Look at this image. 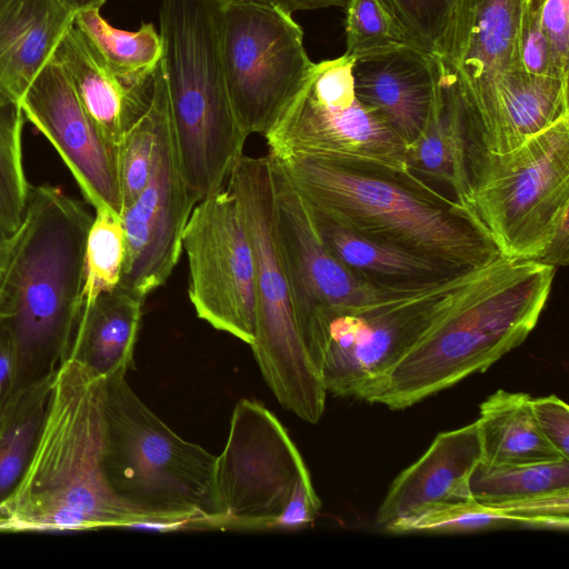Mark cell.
<instances>
[{
	"instance_id": "obj_45",
	"label": "cell",
	"mask_w": 569,
	"mask_h": 569,
	"mask_svg": "<svg viewBox=\"0 0 569 569\" xmlns=\"http://www.w3.org/2000/svg\"><path fill=\"white\" fill-rule=\"evenodd\" d=\"M545 0H531L530 1V10H537L543 3Z\"/></svg>"
},
{
	"instance_id": "obj_30",
	"label": "cell",
	"mask_w": 569,
	"mask_h": 569,
	"mask_svg": "<svg viewBox=\"0 0 569 569\" xmlns=\"http://www.w3.org/2000/svg\"><path fill=\"white\" fill-rule=\"evenodd\" d=\"M168 107V89L159 61L154 71L150 102L127 130L118 149L121 211L148 183L156 158L161 120Z\"/></svg>"
},
{
	"instance_id": "obj_44",
	"label": "cell",
	"mask_w": 569,
	"mask_h": 569,
	"mask_svg": "<svg viewBox=\"0 0 569 569\" xmlns=\"http://www.w3.org/2000/svg\"><path fill=\"white\" fill-rule=\"evenodd\" d=\"M66 8L74 13L100 8L107 0H59Z\"/></svg>"
},
{
	"instance_id": "obj_35",
	"label": "cell",
	"mask_w": 569,
	"mask_h": 569,
	"mask_svg": "<svg viewBox=\"0 0 569 569\" xmlns=\"http://www.w3.org/2000/svg\"><path fill=\"white\" fill-rule=\"evenodd\" d=\"M521 64L535 76L569 78L556 61L549 41L541 28L537 10H529L521 34Z\"/></svg>"
},
{
	"instance_id": "obj_34",
	"label": "cell",
	"mask_w": 569,
	"mask_h": 569,
	"mask_svg": "<svg viewBox=\"0 0 569 569\" xmlns=\"http://www.w3.org/2000/svg\"><path fill=\"white\" fill-rule=\"evenodd\" d=\"M409 42L437 57L456 0H382Z\"/></svg>"
},
{
	"instance_id": "obj_25",
	"label": "cell",
	"mask_w": 569,
	"mask_h": 569,
	"mask_svg": "<svg viewBox=\"0 0 569 569\" xmlns=\"http://www.w3.org/2000/svg\"><path fill=\"white\" fill-rule=\"evenodd\" d=\"M470 139L459 104L441 84L429 117L418 137L407 146V164L449 187L460 203L469 186Z\"/></svg>"
},
{
	"instance_id": "obj_4",
	"label": "cell",
	"mask_w": 569,
	"mask_h": 569,
	"mask_svg": "<svg viewBox=\"0 0 569 569\" xmlns=\"http://www.w3.org/2000/svg\"><path fill=\"white\" fill-rule=\"evenodd\" d=\"M279 162L312 207L353 232L463 270L499 257L463 204L411 171L310 158Z\"/></svg>"
},
{
	"instance_id": "obj_39",
	"label": "cell",
	"mask_w": 569,
	"mask_h": 569,
	"mask_svg": "<svg viewBox=\"0 0 569 569\" xmlns=\"http://www.w3.org/2000/svg\"><path fill=\"white\" fill-rule=\"evenodd\" d=\"M16 352L10 331L0 318V423L16 392Z\"/></svg>"
},
{
	"instance_id": "obj_28",
	"label": "cell",
	"mask_w": 569,
	"mask_h": 569,
	"mask_svg": "<svg viewBox=\"0 0 569 569\" xmlns=\"http://www.w3.org/2000/svg\"><path fill=\"white\" fill-rule=\"evenodd\" d=\"M476 501L531 499L569 491V459L536 463L495 465L480 460L469 477Z\"/></svg>"
},
{
	"instance_id": "obj_2",
	"label": "cell",
	"mask_w": 569,
	"mask_h": 569,
	"mask_svg": "<svg viewBox=\"0 0 569 569\" xmlns=\"http://www.w3.org/2000/svg\"><path fill=\"white\" fill-rule=\"evenodd\" d=\"M92 219L59 188L30 186L0 295V318L16 352V391L53 378L69 357Z\"/></svg>"
},
{
	"instance_id": "obj_41",
	"label": "cell",
	"mask_w": 569,
	"mask_h": 569,
	"mask_svg": "<svg viewBox=\"0 0 569 569\" xmlns=\"http://www.w3.org/2000/svg\"><path fill=\"white\" fill-rule=\"evenodd\" d=\"M539 261L557 267H565L569 262V226L568 214L559 222L545 253Z\"/></svg>"
},
{
	"instance_id": "obj_22",
	"label": "cell",
	"mask_w": 569,
	"mask_h": 569,
	"mask_svg": "<svg viewBox=\"0 0 569 569\" xmlns=\"http://www.w3.org/2000/svg\"><path fill=\"white\" fill-rule=\"evenodd\" d=\"M309 206L329 251L348 270L372 286L389 290L417 289L470 271L361 236Z\"/></svg>"
},
{
	"instance_id": "obj_14",
	"label": "cell",
	"mask_w": 569,
	"mask_h": 569,
	"mask_svg": "<svg viewBox=\"0 0 569 569\" xmlns=\"http://www.w3.org/2000/svg\"><path fill=\"white\" fill-rule=\"evenodd\" d=\"M531 0H456L436 62L457 100L470 143L488 124L503 76L521 64V34Z\"/></svg>"
},
{
	"instance_id": "obj_7",
	"label": "cell",
	"mask_w": 569,
	"mask_h": 569,
	"mask_svg": "<svg viewBox=\"0 0 569 569\" xmlns=\"http://www.w3.org/2000/svg\"><path fill=\"white\" fill-rule=\"evenodd\" d=\"M236 198L256 262L257 319L250 346L277 400L309 423L323 415L325 389L306 349L278 237L270 160L242 156L226 186Z\"/></svg>"
},
{
	"instance_id": "obj_11",
	"label": "cell",
	"mask_w": 569,
	"mask_h": 569,
	"mask_svg": "<svg viewBox=\"0 0 569 569\" xmlns=\"http://www.w3.org/2000/svg\"><path fill=\"white\" fill-rule=\"evenodd\" d=\"M220 52L230 100L248 136L264 134L315 62L288 11L254 0H219Z\"/></svg>"
},
{
	"instance_id": "obj_23",
	"label": "cell",
	"mask_w": 569,
	"mask_h": 569,
	"mask_svg": "<svg viewBox=\"0 0 569 569\" xmlns=\"http://www.w3.org/2000/svg\"><path fill=\"white\" fill-rule=\"evenodd\" d=\"M144 300L119 284L82 306L67 360L94 379L126 376L132 366Z\"/></svg>"
},
{
	"instance_id": "obj_21",
	"label": "cell",
	"mask_w": 569,
	"mask_h": 569,
	"mask_svg": "<svg viewBox=\"0 0 569 569\" xmlns=\"http://www.w3.org/2000/svg\"><path fill=\"white\" fill-rule=\"evenodd\" d=\"M77 13L59 0H0V92L20 103Z\"/></svg>"
},
{
	"instance_id": "obj_17",
	"label": "cell",
	"mask_w": 569,
	"mask_h": 569,
	"mask_svg": "<svg viewBox=\"0 0 569 569\" xmlns=\"http://www.w3.org/2000/svg\"><path fill=\"white\" fill-rule=\"evenodd\" d=\"M267 156L276 226L291 276L298 323L315 308H353L406 291L372 286L340 263L322 241L308 201L283 166Z\"/></svg>"
},
{
	"instance_id": "obj_18",
	"label": "cell",
	"mask_w": 569,
	"mask_h": 569,
	"mask_svg": "<svg viewBox=\"0 0 569 569\" xmlns=\"http://www.w3.org/2000/svg\"><path fill=\"white\" fill-rule=\"evenodd\" d=\"M355 93L407 143L422 130L440 87L435 57L409 43L353 58Z\"/></svg>"
},
{
	"instance_id": "obj_43",
	"label": "cell",
	"mask_w": 569,
	"mask_h": 569,
	"mask_svg": "<svg viewBox=\"0 0 569 569\" xmlns=\"http://www.w3.org/2000/svg\"><path fill=\"white\" fill-rule=\"evenodd\" d=\"M14 233V232H13ZM0 233V295L8 272L14 236Z\"/></svg>"
},
{
	"instance_id": "obj_26",
	"label": "cell",
	"mask_w": 569,
	"mask_h": 569,
	"mask_svg": "<svg viewBox=\"0 0 569 569\" xmlns=\"http://www.w3.org/2000/svg\"><path fill=\"white\" fill-rule=\"evenodd\" d=\"M531 397L498 389L481 405L478 426L481 460L488 463H536L563 458L542 436Z\"/></svg>"
},
{
	"instance_id": "obj_1",
	"label": "cell",
	"mask_w": 569,
	"mask_h": 569,
	"mask_svg": "<svg viewBox=\"0 0 569 569\" xmlns=\"http://www.w3.org/2000/svg\"><path fill=\"white\" fill-rule=\"evenodd\" d=\"M555 272L539 260L501 256L480 268L366 401L401 410L486 371L535 329Z\"/></svg>"
},
{
	"instance_id": "obj_9",
	"label": "cell",
	"mask_w": 569,
	"mask_h": 569,
	"mask_svg": "<svg viewBox=\"0 0 569 569\" xmlns=\"http://www.w3.org/2000/svg\"><path fill=\"white\" fill-rule=\"evenodd\" d=\"M463 204L507 259L539 260L569 211V117L501 154L475 152Z\"/></svg>"
},
{
	"instance_id": "obj_36",
	"label": "cell",
	"mask_w": 569,
	"mask_h": 569,
	"mask_svg": "<svg viewBox=\"0 0 569 569\" xmlns=\"http://www.w3.org/2000/svg\"><path fill=\"white\" fill-rule=\"evenodd\" d=\"M532 415L546 440L569 459V407L557 396L532 398Z\"/></svg>"
},
{
	"instance_id": "obj_42",
	"label": "cell",
	"mask_w": 569,
	"mask_h": 569,
	"mask_svg": "<svg viewBox=\"0 0 569 569\" xmlns=\"http://www.w3.org/2000/svg\"><path fill=\"white\" fill-rule=\"evenodd\" d=\"M277 6L289 13L296 11H309L317 9H326L330 7L345 8L348 0H254Z\"/></svg>"
},
{
	"instance_id": "obj_31",
	"label": "cell",
	"mask_w": 569,
	"mask_h": 569,
	"mask_svg": "<svg viewBox=\"0 0 569 569\" xmlns=\"http://www.w3.org/2000/svg\"><path fill=\"white\" fill-rule=\"evenodd\" d=\"M20 103L0 92V233L12 234L20 226L30 186L23 162Z\"/></svg>"
},
{
	"instance_id": "obj_33",
	"label": "cell",
	"mask_w": 569,
	"mask_h": 569,
	"mask_svg": "<svg viewBox=\"0 0 569 569\" xmlns=\"http://www.w3.org/2000/svg\"><path fill=\"white\" fill-rule=\"evenodd\" d=\"M345 19L346 52L358 56L409 43L382 0H348Z\"/></svg>"
},
{
	"instance_id": "obj_12",
	"label": "cell",
	"mask_w": 569,
	"mask_h": 569,
	"mask_svg": "<svg viewBox=\"0 0 569 569\" xmlns=\"http://www.w3.org/2000/svg\"><path fill=\"white\" fill-rule=\"evenodd\" d=\"M188 296L197 316L252 345L256 335V262L238 202L223 188L200 200L182 234Z\"/></svg>"
},
{
	"instance_id": "obj_40",
	"label": "cell",
	"mask_w": 569,
	"mask_h": 569,
	"mask_svg": "<svg viewBox=\"0 0 569 569\" xmlns=\"http://www.w3.org/2000/svg\"><path fill=\"white\" fill-rule=\"evenodd\" d=\"M201 527L193 518L173 516H141L132 519L124 528L142 529L154 532H172L186 528Z\"/></svg>"
},
{
	"instance_id": "obj_20",
	"label": "cell",
	"mask_w": 569,
	"mask_h": 569,
	"mask_svg": "<svg viewBox=\"0 0 569 569\" xmlns=\"http://www.w3.org/2000/svg\"><path fill=\"white\" fill-rule=\"evenodd\" d=\"M53 58L97 131L117 151L130 126L147 109L152 84L132 86L118 78L73 23Z\"/></svg>"
},
{
	"instance_id": "obj_8",
	"label": "cell",
	"mask_w": 569,
	"mask_h": 569,
	"mask_svg": "<svg viewBox=\"0 0 569 569\" xmlns=\"http://www.w3.org/2000/svg\"><path fill=\"white\" fill-rule=\"evenodd\" d=\"M480 268L359 307L312 309L299 328L327 392L366 401Z\"/></svg>"
},
{
	"instance_id": "obj_37",
	"label": "cell",
	"mask_w": 569,
	"mask_h": 569,
	"mask_svg": "<svg viewBox=\"0 0 569 569\" xmlns=\"http://www.w3.org/2000/svg\"><path fill=\"white\" fill-rule=\"evenodd\" d=\"M320 506L309 471H306L297 480L286 506L269 529L297 530L305 528L315 520Z\"/></svg>"
},
{
	"instance_id": "obj_38",
	"label": "cell",
	"mask_w": 569,
	"mask_h": 569,
	"mask_svg": "<svg viewBox=\"0 0 569 569\" xmlns=\"http://www.w3.org/2000/svg\"><path fill=\"white\" fill-rule=\"evenodd\" d=\"M537 11L557 63L569 71V0H545Z\"/></svg>"
},
{
	"instance_id": "obj_29",
	"label": "cell",
	"mask_w": 569,
	"mask_h": 569,
	"mask_svg": "<svg viewBox=\"0 0 569 569\" xmlns=\"http://www.w3.org/2000/svg\"><path fill=\"white\" fill-rule=\"evenodd\" d=\"M53 378L17 390L2 417L0 502L12 491L30 459L43 421Z\"/></svg>"
},
{
	"instance_id": "obj_32",
	"label": "cell",
	"mask_w": 569,
	"mask_h": 569,
	"mask_svg": "<svg viewBox=\"0 0 569 569\" xmlns=\"http://www.w3.org/2000/svg\"><path fill=\"white\" fill-rule=\"evenodd\" d=\"M94 210L86 240L82 306L119 286L126 254L120 214L109 208Z\"/></svg>"
},
{
	"instance_id": "obj_19",
	"label": "cell",
	"mask_w": 569,
	"mask_h": 569,
	"mask_svg": "<svg viewBox=\"0 0 569 569\" xmlns=\"http://www.w3.org/2000/svg\"><path fill=\"white\" fill-rule=\"evenodd\" d=\"M475 422L439 433L426 452L392 481L376 515L382 529L431 507L468 500L469 477L481 460Z\"/></svg>"
},
{
	"instance_id": "obj_5",
	"label": "cell",
	"mask_w": 569,
	"mask_h": 569,
	"mask_svg": "<svg viewBox=\"0 0 569 569\" xmlns=\"http://www.w3.org/2000/svg\"><path fill=\"white\" fill-rule=\"evenodd\" d=\"M160 64L186 184L199 202L224 187L249 137L222 67L219 0H162Z\"/></svg>"
},
{
	"instance_id": "obj_24",
	"label": "cell",
	"mask_w": 569,
	"mask_h": 569,
	"mask_svg": "<svg viewBox=\"0 0 569 569\" xmlns=\"http://www.w3.org/2000/svg\"><path fill=\"white\" fill-rule=\"evenodd\" d=\"M568 530L569 491L523 500L481 502L472 498L431 507L387 528L393 533L468 532L506 527Z\"/></svg>"
},
{
	"instance_id": "obj_10",
	"label": "cell",
	"mask_w": 569,
	"mask_h": 569,
	"mask_svg": "<svg viewBox=\"0 0 569 569\" xmlns=\"http://www.w3.org/2000/svg\"><path fill=\"white\" fill-rule=\"evenodd\" d=\"M353 58L315 63L263 134L279 161L310 158L409 172L407 143L355 93Z\"/></svg>"
},
{
	"instance_id": "obj_15",
	"label": "cell",
	"mask_w": 569,
	"mask_h": 569,
	"mask_svg": "<svg viewBox=\"0 0 569 569\" xmlns=\"http://www.w3.org/2000/svg\"><path fill=\"white\" fill-rule=\"evenodd\" d=\"M197 203L182 176L169 106L148 183L120 213L126 254L119 284L146 299L168 280Z\"/></svg>"
},
{
	"instance_id": "obj_13",
	"label": "cell",
	"mask_w": 569,
	"mask_h": 569,
	"mask_svg": "<svg viewBox=\"0 0 569 569\" xmlns=\"http://www.w3.org/2000/svg\"><path fill=\"white\" fill-rule=\"evenodd\" d=\"M306 471L278 418L258 401H238L227 442L216 457L219 528L269 529Z\"/></svg>"
},
{
	"instance_id": "obj_16",
	"label": "cell",
	"mask_w": 569,
	"mask_h": 569,
	"mask_svg": "<svg viewBox=\"0 0 569 569\" xmlns=\"http://www.w3.org/2000/svg\"><path fill=\"white\" fill-rule=\"evenodd\" d=\"M23 116L49 140L84 199L121 213L118 151L82 109L62 66L52 57L20 100Z\"/></svg>"
},
{
	"instance_id": "obj_3",
	"label": "cell",
	"mask_w": 569,
	"mask_h": 569,
	"mask_svg": "<svg viewBox=\"0 0 569 569\" xmlns=\"http://www.w3.org/2000/svg\"><path fill=\"white\" fill-rule=\"evenodd\" d=\"M100 380L71 360L57 370L30 459L0 502V530L126 527L141 517L103 472Z\"/></svg>"
},
{
	"instance_id": "obj_6",
	"label": "cell",
	"mask_w": 569,
	"mask_h": 569,
	"mask_svg": "<svg viewBox=\"0 0 569 569\" xmlns=\"http://www.w3.org/2000/svg\"><path fill=\"white\" fill-rule=\"evenodd\" d=\"M102 468L113 493L139 516H173L219 528L216 456L170 429L126 376L100 380Z\"/></svg>"
},
{
	"instance_id": "obj_27",
	"label": "cell",
	"mask_w": 569,
	"mask_h": 569,
	"mask_svg": "<svg viewBox=\"0 0 569 569\" xmlns=\"http://www.w3.org/2000/svg\"><path fill=\"white\" fill-rule=\"evenodd\" d=\"M74 24L118 78L132 86L152 84L162 52L153 23H142L137 31H123L93 9L77 13Z\"/></svg>"
}]
</instances>
